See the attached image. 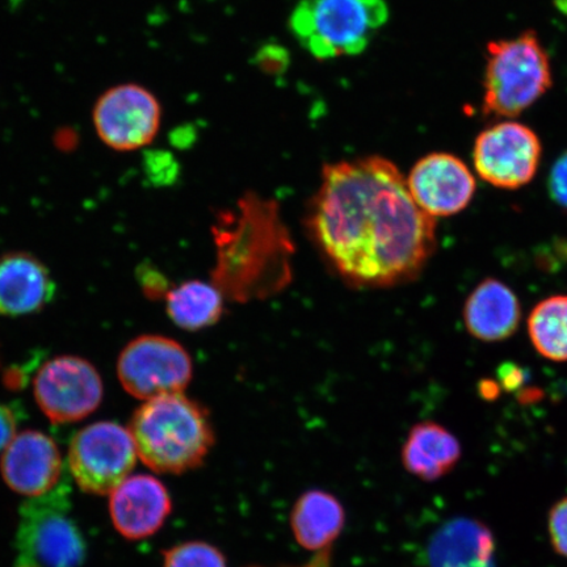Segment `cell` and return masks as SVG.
I'll return each instance as SVG.
<instances>
[{"instance_id":"cell-6","label":"cell","mask_w":567,"mask_h":567,"mask_svg":"<svg viewBox=\"0 0 567 567\" xmlns=\"http://www.w3.org/2000/svg\"><path fill=\"white\" fill-rule=\"evenodd\" d=\"M70 486L63 480L52 492L20 507L18 567H81L86 542L70 516Z\"/></svg>"},{"instance_id":"cell-14","label":"cell","mask_w":567,"mask_h":567,"mask_svg":"<svg viewBox=\"0 0 567 567\" xmlns=\"http://www.w3.org/2000/svg\"><path fill=\"white\" fill-rule=\"evenodd\" d=\"M111 517L116 529L131 540L157 532L172 513L167 488L152 476L127 477L111 493Z\"/></svg>"},{"instance_id":"cell-21","label":"cell","mask_w":567,"mask_h":567,"mask_svg":"<svg viewBox=\"0 0 567 567\" xmlns=\"http://www.w3.org/2000/svg\"><path fill=\"white\" fill-rule=\"evenodd\" d=\"M528 334L535 350L556 363L567 361V296L538 302L528 318Z\"/></svg>"},{"instance_id":"cell-1","label":"cell","mask_w":567,"mask_h":567,"mask_svg":"<svg viewBox=\"0 0 567 567\" xmlns=\"http://www.w3.org/2000/svg\"><path fill=\"white\" fill-rule=\"evenodd\" d=\"M307 224L326 261L358 288L415 280L437 246L435 218L417 207L405 176L382 157L324 166Z\"/></svg>"},{"instance_id":"cell-4","label":"cell","mask_w":567,"mask_h":567,"mask_svg":"<svg viewBox=\"0 0 567 567\" xmlns=\"http://www.w3.org/2000/svg\"><path fill=\"white\" fill-rule=\"evenodd\" d=\"M388 19L386 0H299L289 24L305 51L331 60L364 52Z\"/></svg>"},{"instance_id":"cell-11","label":"cell","mask_w":567,"mask_h":567,"mask_svg":"<svg viewBox=\"0 0 567 567\" xmlns=\"http://www.w3.org/2000/svg\"><path fill=\"white\" fill-rule=\"evenodd\" d=\"M161 118L157 97L132 83L105 91L92 112L99 138L117 152H133L152 144Z\"/></svg>"},{"instance_id":"cell-3","label":"cell","mask_w":567,"mask_h":567,"mask_svg":"<svg viewBox=\"0 0 567 567\" xmlns=\"http://www.w3.org/2000/svg\"><path fill=\"white\" fill-rule=\"evenodd\" d=\"M130 431L138 457L158 473L195 470L215 444L207 411L184 393L145 401L134 413Z\"/></svg>"},{"instance_id":"cell-8","label":"cell","mask_w":567,"mask_h":567,"mask_svg":"<svg viewBox=\"0 0 567 567\" xmlns=\"http://www.w3.org/2000/svg\"><path fill=\"white\" fill-rule=\"evenodd\" d=\"M189 353L176 340L144 336L132 340L120 353L117 375L123 388L138 400L183 393L193 379Z\"/></svg>"},{"instance_id":"cell-5","label":"cell","mask_w":567,"mask_h":567,"mask_svg":"<svg viewBox=\"0 0 567 567\" xmlns=\"http://www.w3.org/2000/svg\"><path fill=\"white\" fill-rule=\"evenodd\" d=\"M550 86L549 56L535 32L527 31L515 39L492 41L487 45L485 115L519 116Z\"/></svg>"},{"instance_id":"cell-19","label":"cell","mask_w":567,"mask_h":567,"mask_svg":"<svg viewBox=\"0 0 567 567\" xmlns=\"http://www.w3.org/2000/svg\"><path fill=\"white\" fill-rule=\"evenodd\" d=\"M346 514L336 496L313 491L297 501L292 514V529L297 543L308 550H321L342 532Z\"/></svg>"},{"instance_id":"cell-9","label":"cell","mask_w":567,"mask_h":567,"mask_svg":"<svg viewBox=\"0 0 567 567\" xmlns=\"http://www.w3.org/2000/svg\"><path fill=\"white\" fill-rule=\"evenodd\" d=\"M542 142L528 126L515 122L487 127L474 142V167L488 184L517 189L534 179L542 161Z\"/></svg>"},{"instance_id":"cell-13","label":"cell","mask_w":567,"mask_h":567,"mask_svg":"<svg viewBox=\"0 0 567 567\" xmlns=\"http://www.w3.org/2000/svg\"><path fill=\"white\" fill-rule=\"evenodd\" d=\"M0 470L13 492L35 498L60 484L63 464L51 437L39 431H24L6 446Z\"/></svg>"},{"instance_id":"cell-15","label":"cell","mask_w":567,"mask_h":567,"mask_svg":"<svg viewBox=\"0 0 567 567\" xmlns=\"http://www.w3.org/2000/svg\"><path fill=\"white\" fill-rule=\"evenodd\" d=\"M55 284L41 260L27 252L0 257V315L39 313L54 299Z\"/></svg>"},{"instance_id":"cell-24","label":"cell","mask_w":567,"mask_h":567,"mask_svg":"<svg viewBox=\"0 0 567 567\" xmlns=\"http://www.w3.org/2000/svg\"><path fill=\"white\" fill-rule=\"evenodd\" d=\"M548 189L553 202L567 209V151L550 169Z\"/></svg>"},{"instance_id":"cell-17","label":"cell","mask_w":567,"mask_h":567,"mask_svg":"<svg viewBox=\"0 0 567 567\" xmlns=\"http://www.w3.org/2000/svg\"><path fill=\"white\" fill-rule=\"evenodd\" d=\"M430 563L432 567H494L493 535L476 520H451L432 537Z\"/></svg>"},{"instance_id":"cell-7","label":"cell","mask_w":567,"mask_h":567,"mask_svg":"<svg viewBox=\"0 0 567 567\" xmlns=\"http://www.w3.org/2000/svg\"><path fill=\"white\" fill-rule=\"evenodd\" d=\"M137 456L130 429L115 422H97L73 437L69 465L83 492L106 495L130 477Z\"/></svg>"},{"instance_id":"cell-16","label":"cell","mask_w":567,"mask_h":567,"mask_svg":"<svg viewBox=\"0 0 567 567\" xmlns=\"http://www.w3.org/2000/svg\"><path fill=\"white\" fill-rule=\"evenodd\" d=\"M463 316L472 337L482 342H502L519 329L522 308L506 284L486 279L467 297Z\"/></svg>"},{"instance_id":"cell-26","label":"cell","mask_w":567,"mask_h":567,"mask_svg":"<svg viewBox=\"0 0 567 567\" xmlns=\"http://www.w3.org/2000/svg\"><path fill=\"white\" fill-rule=\"evenodd\" d=\"M142 278V287L145 289L147 296L162 295L165 292L166 284L162 276L152 269H146L145 272L140 271Z\"/></svg>"},{"instance_id":"cell-25","label":"cell","mask_w":567,"mask_h":567,"mask_svg":"<svg viewBox=\"0 0 567 567\" xmlns=\"http://www.w3.org/2000/svg\"><path fill=\"white\" fill-rule=\"evenodd\" d=\"M17 435V417L11 408L0 405V451H4Z\"/></svg>"},{"instance_id":"cell-12","label":"cell","mask_w":567,"mask_h":567,"mask_svg":"<svg viewBox=\"0 0 567 567\" xmlns=\"http://www.w3.org/2000/svg\"><path fill=\"white\" fill-rule=\"evenodd\" d=\"M408 186L417 207L431 217L463 212L476 194V179L465 163L449 153H432L415 163Z\"/></svg>"},{"instance_id":"cell-2","label":"cell","mask_w":567,"mask_h":567,"mask_svg":"<svg viewBox=\"0 0 567 567\" xmlns=\"http://www.w3.org/2000/svg\"><path fill=\"white\" fill-rule=\"evenodd\" d=\"M213 236L217 264L212 282L229 300L266 299L292 280L295 246L275 202L246 195L236 210L221 212Z\"/></svg>"},{"instance_id":"cell-18","label":"cell","mask_w":567,"mask_h":567,"mask_svg":"<svg viewBox=\"0 0 567 567\" xmlns=\"http://www.w3.org/2000/svg\"><path fill=\"white\" fill-rule=\"evenodd\" d=\"M460 457L457 439L434 422H423L411 429L402 450L408 472L424 481L442 478L456 466Z\"/></svg>"},{"instance_id":"cell-23","label":"cell","mask_w":567,"mask_h":567,"mask_svg":"<svg viewBox=\"0 0 567 567\" xmlns=\"http://www.w3.org/2000/svg\"><path fill=\"white\" fill-rule=\"evenodd\" d=\"M549 532L553 547L558 555L567 558V498L553 507L549 516Z\"/></svg>"},{"instance_id":"cell-20","label":"cell","mask_w":567,"mask_h":567,"mask_svg":"<svg viewBox=\"0 0 567 567\" xmlns=\"http://www.w3.org/2000/svg\"><path fill=\"white\" fill-rule=\"evenodd\" d=\"M224 299L221 290L213 282L186 281L166 293L167 313L177 328L207 329L223 317Z\"/></svg>"},{"instance_id":"cell-22","label":"cell","mask_w":567,"mask_h":567,"mask_svg":"<svg viewBox=\"0 0 567 567\" xmlns=\"http://www.w3.org/2000/svg\"><path fill=\"white\" fill-rule=\"evenodd\" d=\"M165 567H226L223 553L209 544L193 542L165 553Z\"/></svg>"},{"instance_id":"cell-10","label":"cell","mask_w":567,"mask_h":567,"mask_svg":"<svg viewBox=\"0 0 567 567\" xmlns=\"http://www.w3.org/2000/svg\"><path fill=\"white\" fill-rule=\"evenodd\" d=\"M35 402L54 423L84 420L101 405L103 382L90 361L59 357L47 361L34 378Z\"/></svg>"}]
</instances>
